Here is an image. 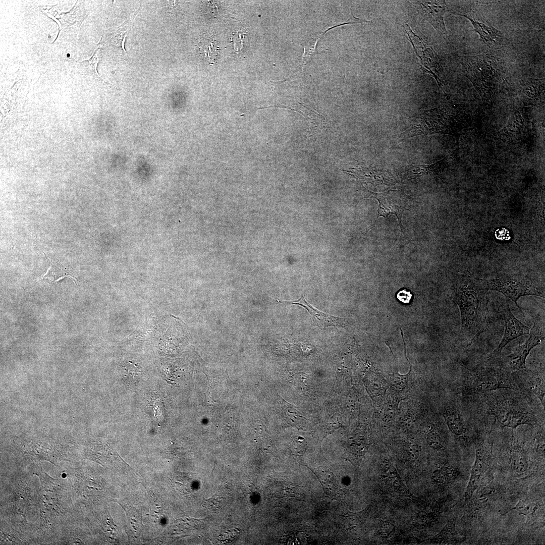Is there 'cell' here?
Instances as JSON below:
<instances>
[{"label": "cell", "mask_w": 545, "mask_h": 545, "mask_svg": "<svg viewBox=\"0 0 545 545\" xmlns=\"http://www.w3.org/2000/svg\"><path fill=\"white\" fill-rule=\"evenodd\" d=\"M519 392L501 389L481 394L488 413L502 428L515 429L520 425L538 424L539 421L534 410Z\"/></svg>", "instance_id": "1"}, {"label": "cell", "mask_w": 545, "mask_h": 545, "mask_svg": "<svg viewBox=\"0 0 545 545\" xmlns=\"http://www.w3.org/2000/svg\"><path fill=\"white\" fill-rule=\"evenodd\" d=\"M544 333L542 319L536 318L529 332V336L523 344L519 345L511 353L503 356L500 355L490 362L496 363L495 366L509 373L526 368L528 355L534 347L544 340Z\"/></svg>", "instance_id": "5"}, {"label": "cell", "mask_w": 545, "mask_h": 545, "mask_svg": "<svg viewBox=\"0 0 545 545\" xmlns=\"http://www.w3.org/2000/svg\"><path fill=\"white\" fill-rule=\"evenodd\" d=\"M394 531L393 526L390 523L384 521L381 524L380 531L384 537H388Z\"/></svg>", "instance_id": "27"}, {"label": "cell", "mask_w": 545, "mask_h": 545, "mask_svg": "<svg viewBox=\"0 0 545 545\" xmlns=\"http://www.w3.org/2000/svg\"><path fill=\"white\" fill-rule=\"evenodd\" d=\"M135 17L130 19L122 25L116 28L111 36L112 45L117 48L120 57L127 62H128V57L124 47V43Z\"/></svg>", "instance_id": "14"}, {"label": "cell", "mask_w": 545, "mask_h": 545, "mask_svg": "<svg viewBox=\"0 0 545 545\" xmlns=\"http://www.w3.org/2000/svg\"><path fill=\"white\" fill-rule=\"evenodd\" d=\"M518 383L520 391L522 388L531 393L539 400L544 409V369L531 370L526 368L513 372Z\"/></svg>", "instance_id": "8"}, {"label": "cell", "mask_w": 545, "mask_h": 545, "mask_svg": "<svg viewBox=\"0 0 545 545\" xmlns=\"http://www.w3.org/2000/svg\"><path fill=\"white\" fill-rule=\"evenodd\" d=\"M537 508L538 503L535 501L529 499H521L519 500L516 505L509 509L505 514L515 510L520 515L529 517L535 513Z\"/></svg>", "instance_id": "21"}, {"label": "cell", "mask_w": 545, "mask_h": 545, "mask_svg": "<svg viewBox=\"0 0 545 545\" xmlns=\"http://www.w3.org/2000/svg\"><path fill=\"white\" fill-rule=\"evenodd\" d=\"M488 447L484 444L477 446L475 451V460L472 466L470 476L465 493V501L471 499L478 487L485 465L489 456Z\"/></svg>", "instance_id": "9"}, {"label": "cell", "mask_w": 545, "mask_h": 545, "mask_svg": "<svg viewBox=\"0 0 545 545\" xmlns=\"http://www.w3.org/2000/svg\"><path fill=\"white\" fill-rule=\"evenodd\" d=\"M396 298L402 303L408 304L412 300V294L410 290L406 289H403L397 292Z\"/></svg>", "instance_id": "25"}, {"label": "cell", "mask_w": 545, "mask_h": 545, "mask_svg": "<svg viewBox=\"0 0 545 545\" xmlns=\"http://www.w3.org/2000/svg\"><path fill=\"white\" fill-rule=\"evenodd\" d=\"M246 32L242 30H237L233 32L230 42L233 44L235 51L240 52L243 48V39Z\"/></svg>", "instance_id": "24"}, {"label": "cell", "mask_w": 545, "mask_h": 545, "mask_svg": "<svg viewBox=\"0 0 545 545\" xmlns=\"http://www.w3.org/2000/svg\"><path fill=\"white\" fill-rule=\"evenodd\" d=\"M198 48L202 56L210 64L216 62L219 47L213 36H205L198 41Z\"/></svg>", "instance_id": "18"}, {"label": "cell", "mask_w": 545, "mask_h": 545, "mask_svg": "<svg viewBox=\"0 0 545 545\" xmlns=\"http://www.w3.org/2000/svg\"><path fill=\"white\" fill-rule=\"evenodd\" d=\"M501 314L505 322V332L499 345L489 356L490 361L498 357L509 342L521 336L528 334L530 332V328L515 316L507 304H504L502 307Z\"/></svg>", "instance_id": "7"}, {"label": "cell", "mask_w": 545, "mask_h": 545, "mask_svg": "<svg viewBox=\"0 0 545 545\" xmlns=\"http://www.w3.org/2000/svg\"><path fill=\"white\" fill-rule=\"evenodd\" d=\"M481 286L464 284L455 290L453 298L461 319V334L471 342L486 330L487 294Z\"/></svg>", "instance_id": "2"}, {"label": "cell", "mask_w": 545, "mask_h": 545, "mask_svg": "<svg viewBox=\"0 0 545 545\" xmlns=\"http://www.w3.org/2000/svg\"><path fill=\"white\" fill-rule=\"evenodd\" d=\"M465 75L482 98H489L499 81L498 69L493 59L485 54L465 57Z\"/></svg>", "instance_id": "4"}, {"label": "cell", "mask_w": 545, "mask_h": 545, "mask_svg": "<svg viewBox=\"0 0 545 545\" xmlns=\"http://www.w3.org/2000/svg\"><path fill=\"white\" fill-rule=\"evenodd\" d=\"M455 521H450L443 530L438 534L433 540L438 543H446L453 540L456 535Z\"/></svg>", "instance_id": "22"}, {"label": "cell", "mask_w": 545, "mask_h": 545, "mask_svg": "<svg viewBox=\"0 0 545 545\" xmlns=\"http://www.w3.org/2000/svg\"><path fill=\"white\" fill-rule=\"evenodd\" d=\"M458 469L449 464H443L437 467L432 472V479L434 483L440 486H447L453 483L459 475Z\"/></svg>", "instance_id": "15"}, {"label": "cell", "mask_w": 545, "mask_h": 545, "mask_svg": "<svg viewBox=\"0 0 545 545\" xmlns=\"http://www.w3.org/2000/svg\"><path fill=\"white\" fill-rule=\"evenodd\" d=\"M379 202L378 214L387 217L391 213L395 214L401 221V206L399 203L388 196L380 195L376 198Z\"/></svg>", "instance_id": "19"}, {"label": "cell", "mask_w": 545, "mask_h": 545, "mask_svg": "<svg viewBox=\"0 0 545 545\" xmlns=\"http://www.w3.org/2000/svg\"><path fill=\"white\" fill-rule=\"evenodd\" d=\"M443 414L449 428L454 435L461 438L466 435L468 428V421L454 404L445 406Z\"/></svg>", "instance_id": "12"}, {"label": "cell", "mask_w": 545, "mask_h": 545, "mask_svg": "<svg viewBox=\"0 0 545 545\" xmlns=\"http://www.w3.org/2000/svg\"><path fill=\"white\" fill-rule=\"evenodd\" d=\"M382 476L385 482L392 486L398 493L408 497L411 496V494L402 481L397 471L390 463L387 462L384 463Z\"/></svg>", "instance_id": "13"}, {"label": "cell", "mask_w": 545, "mask_h": 545, "mask_svg": "<svg viewBox=\"0 0 545 545\" xmlns=\"http://www.w3.org/2000/svg\"><path fill=\"white\" fill-rule=\"evenodd\" d=\"M465 395H474L501 389L520 391L513 373L496 366L476 369H466L463 384Z\"/></svg>", "instance_id": "3"}, {"label": "cell", "mask_w": 545, "mask_h": 545, "mask_svg": "<svg viewBox=\"0 0 545 545\" xmlns=\"http://www.w3.org/2000/svg\"><path fill=\"white\" fill-rule=\"evenodd\" d=\"M277 301L284 304L297 305L302 307L310 314L312 320L316 325L324 328L329 326L344 328V318L328 314L316 309L306 301L303 294L297 300L290 301L277 300Z\"/></svg>", "instance_id": "10"}, {"label": "cell", "mask_w": 545, "mask_h": 545, "mask_svg": "<svg viewBox=\"0 0 545 545\" xmlns=\"http://www.w3.org/2000/svg\"><path fill=\"white\" fill-rule=\"evenodd\" d=\"M420 4L422 6L425 18L434 28L441 33L447 34V32L444 21V15L446 12L447 7L444 1H424Z\"/></svg>", "instance_id": "11"}, {"label": "cell", "mask_w": 545, "mask_h": 545, "mask_svg": "<svg viewBox=\"0 0 545 545\" xmlns=\"http://www.w3.org/2000/svg\"><path fill=\"white\" fill-rule=\"evenodd\" d=\"M511 465L516 473H523L528 468V460L524 448L518 444H512L510 449Z\"/></svg>", "instance_id": "16"}, {"label": "cell", "mask_w": 545, "mask_h": 545, "mask_svg": "<svg viewBox=\"0 0 545 545\" xmlns=\"http://www.w3.org/2000/svg\"><path fill=\"white\" fill-rule=\"evenodd\" d=\"M468 19L474 27V31L477 33L482 41L485 43H495L502 37L501 31L492 26L477 21L467 15H461Z\"/></svg>", "instance_id": "17"}, {"label": "cell", "mask_w": 545, "mask_h": 545, "mask_svg": "<svg viewBox=\"0 0 545 545\" xmlns=\"http://www.w3.org/2000/svg\"><path fill=\"white\" fill-rule=\"evenodd\" d=\"M238 534L239 531L237 529H230L220 535L221 540V541L225 542H231L236 538Z\"/></svg>", "instance_id": "26"}, {"label": "cell", "mask_w": 545, "mask_h": 545, "mask_svg": "<svg viewBox=\"0 0 545 545\" xmlns=\"http://www.w3.org/2000/svg\"><path fill=\"white\" fill-rule=\"evenodd\" d=\"M427 440L429 445L433 449L440 451L445 449V445L440 431L433 426L428 432Z\"/></svg>", "instance_id": "23"}, {"label": "cell", "mask_w": 545, "mask_h": 545, "mask_svg": "<svg viewBox=\"0 0 545 545\" xmlns=\"http://www.w3.org/2000/svg\"><path fill=\"white\" fill-rule=\"evenodd\" d=\"M312 471L317 477L323 486V489L328 493H332L336 488V479L331 471L325 467H317Z\"/></svg>", "instance_id": "20"}, {"label": "cell", "mask_w": 545, "mask_h": 545, "mask_svg": "<svg viewBox=\"0 0 545 545\" xmlns=\"http://www.w3.org/2000/svg\"><path fill=\"white\" fill-rule=\"evenodd\" d=\"M481 285L486 291L494 290L503 294L512 300L520 310L521 309L517 304V300L520 297L524 296L544 297V293L540 289L526 281L515 278L486 280Z\"/></svg>", "instance_id": "6"}]
</instances>
